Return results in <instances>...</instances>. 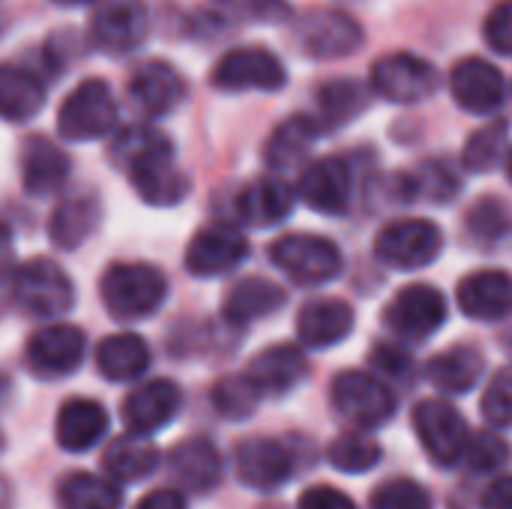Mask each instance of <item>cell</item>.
Instances as JSON below:
<instances>
[{
    "instance_id": "cell-1",
    "label": "cell",
    "mask_w": 512,
    "mask_h": 509,
    "mask_svg": "<svg viewBox=\"0 0 512 509\" xmlns=\"http://www.w3.org/2000/svg\"><path fill=\"white\" fill-rule=\"evenodd\" d=\"M102 303L117 321H141L162 309L168 297V279L153 264L120 261L102 273L99 282Z\"/></svg>"
},
{
    "instance_id": "cell-2",
    "label": "cell",
    "mask_w": 512,
    "mask_h": 509,
    "mask_svg": "<svg viewBox=\"0 0 512 509\" xmlns=\"http://www.w3.org/2000/svg\"><path fill=\"white\" fill-rule=\"evenodd\" d=\"M9 297L24 315L54 321L75 306V285L54 261L33 258L15 267L9 279Z\"/></svg>"
},
{
    "instance_id": "cell-3",
    "label": "cell",
    "mask_w": 512,
    "mask_h": 509,
    "mask_svg": "<svg viewBox=\"0 0 512 509\" xmlns=\"http://www.w3.org/2000/svg\"><path fill=\"white\" fill-rule=\"evenodd\" d=\"M120 108L102 78L81 81L57 111V132L66 141H99L117 132Z\"/></svg>"
},
{
    "instance_id": "cell-4",
    "label": "cell",
    "mask_w": 512,
    "mask_h": 509,
    "mask_svg": "<svg viewBox=\"0 0 512 509\" xmlns=\"http://www.w3.org/2000/svg\"><path fill=\"white\" fill-rule=\"evenodd\" d=\"M369 87L387 102L417 105L441 90V72L426 57H417L411 51H396V54H384L372 66Z\"/></svg>"
},
{
    "instance_id": "cell-5",
    "label": "cell",
    "mask_w": 512,
    "mask_h": 509,
    "mask_svg": "<svg viewBox=\"0 0 512 509\" xmlns=\"http://www.w3.org/2000/svg\"><path fill=\"white\" fill-rule=\"evenodd\" d=\"M270 261L300 285H324L342 273V252L318 234H285L270 246Z\"/></svg>"
},
{
    "instance_id": "cell-6",
    "label": "cell",
    "mask_w": 512,
    "mask_h": 509,
    "mask_svg": "<svg viewBox=\"0 0 512 509\" xmlns=\"http://www.w3.org/2000/svg\"><path fill=\"white\" fill-rule=\"evenodd\" d=\"M288 81L282 60L261 48V45H240L219 57L210 72V84L222 93H243V90H264L276 93Z\"/></svg>"
},
{
    "instance_id": "cell-7",
    "label": "cell",
    "mask_w": 512,
    "mask_h": 509,
    "mask_svg": "<svg viewBox=\"0 0 512 509\" xmlns=\"http://www.w3.org/2000/svg\"><path fill=\"white\" fill-rule=\"evenodd\" d=\"M87 354V336L75 324H45L39 327L24 348V366L42 381H60L81 369Z\"/></svg>"
},
{
    "instance_id": "cell-8",
    "label": "cell",
    "mask_w": 512,
    "mask_h": 509,
    "mask_svg": "<svg viewBox=\"0 0 512 509\" xmlns=\"http://www.w3.org/2000/svg\"><path fill=\"white\" fill-rule=\"evenodd\" d=\"M444 249V234L429 219H399L378 231L375 258L396 270L429 267Z\"/></svg>"
},
{
    "instance_id": "cell-9",
    "label": "cell",
    "mask_w": 512,
    "mask_h": 509,
    "mask_svg": "<svg viewBox=\"0 0 512 509\" xmlns=\"http://www.w3.org/2000/svg\"><path fill=\"white\" fill-rule=\"evenodd\" d=\"M333 408L360 429H381L396 414V396L366 372H342L330 390Z\"/></svg>"
},
{
    "instance_id": "cell-10",
    "label": "cell",
    "mask_w": 512,
    "mask_h": 509,
    "mask_svg": "<svg viewBox=\"0 0 512 509\" xmlns=\"http://www.w3.org/2000/svg\"><path fill=\"white\" fill-rule=\"evenodd\" d=\"M414 429H417L423 450L432 456L435 465L450 468L465 459L471 435H468L465 417L453 405L441 399H423L414 408Z\"/></svg>"
},
{
    "instance_id": "cell-11",
    "label": "cell",
    "mask_w": 512,
    "mask_h": 509,
    "mask_svg": "<svg viewBox=\"0 0 512 509\" xmlns=\"http://www.w3.org/2000/svg\"><path fill=\"white\" fill-rule=\"evenodd\" d=\"M150 15L141 0H96L90 18V39L108 54H129L144 45Z\"/></svg>"
},
{
    "instance_id": "cell-12",
    "label": "cell",
    "mask_w": 512,
    "mask_h": 509,
    "mask_svg": "<svg viewBox=\"0 0 512 509\" xmlns=\"http://www.w3.org/2000/svg\"><path fill=\"white\" fill-rule=\"evenodd\" d=\"M444 321H447V300L432 285H408L384 309V324L396 336L414 342L435 336L444 327Z\"/></svg>"
},
{
    "instance_id": "cell-13",
    "label": "cell",
    "mask_w": 512,
    "mask_h": 509,
    "mask_svg": "<svg viewBox=\"0 0 512 509\" xmlns=\"http://www.w3.org/2000/svg\"><path fill=\"white\" fill-rule=\"evenodd\" d=\"M297 42L315 60L351 57L363 45V27L339 9H312L297 24Z\"/></svg>"
},
{
    "instance_id": "cell-14",
    "label": "cell",
    "mask_w": 512,
    "mask_h": 509,
    "mask_svg": "<svg viewBox=\"0 0 512 509\" xmlns=\"http://www.w3.org/2000/svg\"><path fill=\"white\" fill-rule=\"evenodd\" d=\"M234 468L243 486L255 492H276L294 474V456L282 441L273 438H249L234 450Z\"/></svg>"
},
{
    "instance_id": "cell-15",
    "label": "cell",
    "mask_w": 512,
    "mask_h": 509,
    "mask_svg": "<svg viewBox=\"0 0 512 509\" xmlns=\"http://www.w3.org/2000/svg\"><path fill=\"white\" fill-rule=\"evenodd\" d=\"M183 405V393L174 381L156 378L141 387H135L120 408V420L129 435H144L150 438L153 432L165 429Z\"/></svg>"
},
{
    "instance_id": "cell-16",
    "label": "cell",
    "mask_w": 512,
    "mask_h": 509,
    "mask_svg": "<svg viewBox=\"0 0 512 509\" xmlns=\"http://www.w3.org/2000/svg\"><path fill=\"white\" fill-rule=\"evenodd\" d=\"M450 93L468 114H492L507 99V78L495 63L483 57H465L450 72Z\"/></svg>"
},
{
    "instance_id": "cell-17",
    "label": "cell",
    "mask_w": 512,
    "mask_h": 509,
    "mask_svg": "<svg viewBox=\"0 0 512 509\" xmlns=\"http://www.w3.org/2000/svg\"><path fill=\"white\" fill-rule=\"evenodd\" d=\"M249 255L246 237L231 225L201 228L186 249V270L198 279H216L240 267Z\"/></svg>"
},
{
    "instance_id": "cell-18",
    "label": "cell",
    "mask_w": 512,
    "mask_h": 509,
    "mask_svg": "<svg viewBox=\"0 0 512 509\" xmlns=\"http://www.w3.org/2000/svg\"><path fill=\"white\" fill-rule=\"evenodd\" d=\"M297 195L306 207L324 216H342L351 204V171L342 159L312 162L297 183Z\"/></svg>"
},
{
    "instance_id": "cell-19",
    "label": "cell",
    "mask_w": 512,
    "mask_h": 509,
    "mask_svg": "<svg viewBox=\"0 0 512 509\" xmlns=\"http://www.w3.org/2000/svg\"><path fill=\"white\" fill-rule=\"evenodd\" d=\"M168 471L180 492L207 495L222 483V456L213 441L189 438L168 453Z\"/></svg>"
},
{
    "instance_id": "cell-20",
    "label": "cell",
    "mask_w": 512,
    "mask_h": 509,
    "mask_svg": "<svg viewBox=\"0 0 512 509\" xmlns=\"http://www.w3.org/2000/svg\"><path fill=\"white\" fill-rule=\"evenodd\" d=\"M129 96L132 102L150 114V117H165L171 114L183 96H186V84L180 78V72L165 63V60H147L141 63L132 78H129Z\"/></svg>"
},
{
    "instance_id": "cell-21",
    "label": "cell",
    "mask_w": 512,
    "mask_h": 509,
    "mask_svg": "<svg viewBox=\"0 0 512 509\" xmlns=\"http://www.w3.org/2000/svg\"><path fill=\"white\" fill-rule=\"evenodd\" d=\"M69 156L48 138L33 135L21 147V186L33 198L57 195L69 180Z\"/></svg>"
},
{
    "instance_id": "cell-22",
    "label": "cell",
    "mask_w": 512,
    "mask_h": 509,
    "mask_svg": "<svg viewBox=\"0 0 512 509\" xmlns=\"http://www.w3.org/2000/svg\"><path fill=\"white\" fill-rule=\"evenodd\" d=\"M111 417L93 399H69L54 420V438L66 453H90L108 435Z\"/></svg>"
},
{
    "instance_id": "cell-23",
    "label": "cell",
    "mask_w": 512,
    "mask_h": 509,
    "mask_svg": "<svg viewBox=\"0 0 512 509\" xmlns=\"http://www.w3.org/2000/svg\"><path fill=\"white\" fill-rule=\"evenodd\" d=\"M306 372H309V363L297 345H273L249 363L246 378L255 384L261 399H267V396L291 393L306 378Z\"/></svg>"
},
{
    "instance_id": "cell-24",
    "label": "cell",
    "mask_w": 512,
    "mask_h": 509,
    "mask_svg": "<svg viewBox=\"0 0 512 509\" xmlns=\"http://www.w3.org/2000/svg\"><path fill=\"white\" fill-rule=\"evenodd\" d=\"M459 306L474 321H501L512 312V276L504 270H477L459 285Z\"/></svg>"
},
{
    "instance_id": "cell-25",
    "label": "cell",
    "mask_w": 512,
    "mask_h": 509,
    "mask_svg": "<svg viewBox=\"0 0 512 509\" xmlns=\"http://www.w3.org/2000/svg\"><path fill=\"white\" fill-rule=\"evenodd\" d=\"M282 306H285V291L276 282H270L264 276H249L228 288V294L222 300V318L231 327H249V324L273 315Z\"/></svg>"
},
{
    "instance_id": "cell-26",
    "label": "cell",
    "mask_w": 512,
    "mask_h": 509,
    "mask_svg": "<svg viewBox=\"0 0 512 509\" xmlns=\"http://www.w3.org/2000/svg\"><path fill=\"white\" fill-rule=\"evenodd\" d=\"M99 219H102V207H99L96 195H90V192L66 195L51 210L48 237L57 249L72 252V249L84 246V240L99 228Z\"/></svg>"
},
{
    "instance_id": "cell-27",
    "label": "cell",
    "mask_w": 512,
    "mask_h": 509,
    "mask_svg": "<svg viewBox=\"0 0 512 509\" xmlns=\"http://www.w3.org/2000/svg\"><path fill=\"white\" fill-rule=\"evenodd\" d=\"M294 189L279 180V177H264V180H255L249 183L237 201H234V210H237V219L243 225H252V228H270L276 222H282L291 210H294Z\"/></svg>"
},
{
    "instance_id": "cell-28",
    "label": "cell",
    "mask_w": 512,
    "mask_h": 509,
    "mask_svg": "<svg viewBox=\"0 0 512 509\" xmlns=\"http://www.w3.org/2000/svg\"><path fill=\"white\" fill-rule=\"evenodd\" d=\"M93 360L105 381L132 384L150 369V345L135 333H114L96 345Z\"/></svg>"
},
{
    "instance_id": "cell-29",
    "label": "cell",
    "mask_w": 512,
    "mask_h": 509,
    "mask_svg": "<svg viewBox=\"0 0 512 509\" xmlns=\"http://www.w3.org/2000/svg\"><path fill=\"white\" fill-rule=\"evenodd\" d=\"M354 330V309L345 300H315L297 315V336L306 348H333Z\"/></svg>"
},
{
    "instance_id": "cell-30",
    "label": "cell",
    "mask_w": 512,
    "mask_h": 509,
    "mask_svg": "<svg viewBox=\"0 0 512 509\" xmlns=\"http://www.w3.org/2000/svg\"><path fill=\"white\" fill-rule=\"evenodd\" d=\"M162 465L159 447L144 435H120L105 447L102 468L114 483H141L153 477Z\"/></svg>"
},
{
    "instance_id": "cell-31",
    "label": "cell",
    "mask_w": 512,
    "mask_h": 509,
    "mask_svg": "<svg viewBox=\"0 0 512 509\" xmlns=\"http://www.w3.org/2000/svg\"><path fill=\"white\" fill-rule=\"evenodd\" d=\"M111 159L126 174H132V171H141V168H147L153 162L174 159V144L156 126L135 123V126L117 129V135L111 141Z\"/></svg>"
},
{
    "instance_id": "cell-32",
    "label": "cell",
    "mask_w": 512,
    "mask_h": 509,
    "mask_svg": "<svg viewBox=\"0 0 512 509\" xmlns=\"http://www.w3.org/2000/svg\"><path fill=\"white\" fill-rule=\"evenodd\" d=\"M486 372V357L474 345H453L441 354H435L426 366V378L453 396L471 393Z\"/></svg>"
},
{
    "instance_id": "cell-33",
    "label": "cell",
    "mask_w": 512,
    "mask_h": 509,
    "mask_svg": "<svg viewBox=\"0 0 512 509\" xmlns=\"http://www.w3.org/2000/svg\"><path fill=\"white\" fill-rule=\"evenodd\" d=\"M45 105V84L33 69L0 63V117L9 123H24Z\"/></svg>"
},
{
    "instance_id": "cell-34",
    "label": "cell",
    "mask_w": 512,
    "mask_h": 509,
    "mask_svg": "<svg viewBox=\"0 0 512 509\" xmlns=\"http://www.w3.org/2000/svg\"><path fill=\"white\" fill-rule=\"evenodd\" d=\"M318 135H321L318 117H312V114L288 117L285 123L276 126V132L267 141V150H264L267 165L273 171H288V168L300 165L309 156V150L318 141Z\"/></svg>"
},
{
    "instance_id": "cell-35",
    "label": "cell",
    "mask_w": 512,
    "mask_h": 509,
    "mask_svg": "<svg viewBox=\"0 0 512 509\" xmlns=\"http://www.w3.org/2000/svg\"><path fill=\"white\" fill-rule=\"evenodd\" d=\"M57 507L60 509H120L123 489L111 477H99L90 471H72L57 483Z\"/></svg>"
},
{
    "instance_id": "cell-36",
    "label": "cell",
    "mask_w": 512,
    "mask_h": 509,
    "mask_svg": "<svg viewBox=\"0 0 512 509\" xmlns=\"http://www.w3.org/2000/svg\"><path fill=\"white\" fill-rule=\"evenodd\" d=\"M129 180H132L135 192L141 195V201H147L150 207H174L192 189L189 177L177 168L174 159H165V162L147 165L141 171H132Z\"/></svg>"
},
{
    "instance_id": "cell-37",
    "label": "cell",
    "mask_w": 512,
    "mask_h": 509,
    "mask_svg": "<svg viewBox=\"0 0 512 509\" xmlns=\"http://www.w3.org/2000/svg\"><path fill=\"white\" fill-rule=\"evenodd\" d=\"M318 123L324 126H342L363 114L369 105V87L357 78H333L318 87Z\"/></svg>"
},
{
    "instance_id": "cell-38",
    "label": "cell",
    "mask_w": 512,
    "mask_h": 509,
    "mask_svg": "<svg viewBox=\"0 0 512 509\" xmlns=\"http://www.w3.org/2000/svg\"><path fill=\"white\" fill-rule=\"evenodd\" d=\"M327 459L342 474H366V471H372L378 465L381 447L366 432H342L339 438L330 441Z\"/></svg>"
},
{
    "instance_id": "cell-39",
    "label": "cell",
    "mask_w": 512,
    "mask_h": 509,
    "mask_svg": "<svg viewBox=\"0 0 512 509\" xmlns=\"http://www.w3.org/2000/svg\"><path fill=\"white\" fill-rule=\"evenodd\" d=\"M213 408L219 411V417L225 420H249L261 402V393L255 390V384L246 375H225L216 381L213 393Z\"/></svg>"
},
{
    "instance_id": "cell-40",
    "label": "cell",
    "mask_w": 512,
    "mask_h": 509,
    "mask_svg": "<svg viewBox=\"0 0 512 509\" xmlns=\"http://www.w3.org/2000/svg\"><path fill=\"white\" fill-rule=\"evenodd\" d=\"M507 135H510L507 120H495V123L477 129V132L468 138V144H465L462 165H465L468 171H474V174H483V171L495 168L498 159H501L504 150H507Z\"/></svg>"
},
{
    "instance_id": "cell-41",
    "label": "cell",
    "mask_w": 512,
    "mask_h": 509,
    "mask_svg": "<svg viewBox=\"0 0 512 509\" xmlns=\"http://www.w3.org/2000/svg\"><path fill=\"white\" fill-rule=\"evenodd\" d=\"M369 509H432V495L426 486L399 477V480L381 483L372 492Z\"/></svg>"
},
{
    "instance_id": "cell-42",
    "label": "cell",
    "mask_w": 512,
    "mask_h": 509,
    "mask_svg": "<svg viewBox=\"0 0 512 509\" xmlns=\"http://www.w3.org/2000/svg\"><path fill=\"white\" fill-rule=\"evenodd\" d=\"M465 462L477 471V474H489V471H498L510 462V444L495 435V432H480V435H471L468 441V450H465Z\"/></svg>"
},
{
    "instance_id": "cell-43",
    "label": "cell",
    "mask_w": 512,
    "mask_h": 509,
    "mask_svg": "<svg viewBox=\"0 0 512 509\" xmlns=\"http://www.w3.org/2000/svg\"><path fill=\"white\" fill-rule=\"evenodd\" d=\"M459 192V180L447 165L429 162L417 174H411V195L429 201H450Z\"/></svg>"
},
{
    "instance_id": "cell-44",
    "label": "cell",
    "mask_w": 512,
    "mask_h": 509,
    "mask_svg": "<svg viewBox=\"0 0 512 509\" xmlns=\"http://www.w3.org/2000/svg\"><path fill=\"white\" fill-rule=\"evenodd\" d=\"M483 417L498 429H512V366L495 372L489 381L483 396Z\"/></svg>"
},
{
    "instance_id": "cell-45",
    "label": "cell",
    "mask_w": 512,
    "mask_h": 509,
    "mask_svg": "<svg viewBox=\"0 0 512 509\" xmlns=\"http://www.w3.org/2000/svg\"><path fill=\"white\" fill-rule=\"evenodd\" d=\"M483 36L495 54L512 57V0H501L492 6L483 24Z\"/></svg>"
},
{
    "instance_id": "cell-46",
    "label": "cell",
    "mask_w": 512,
    "mask_h": 509,
    "mask_svg": "<svg viewBox=\"0 0 512 509\" xmlns=\"http://www.w3.org/2000/svg\"><path fill=\"white\" fill-rule=\"evenodd\" d=\"M510 228V213L498 201H480L471 210V231L480 237H498Z\"/></svg>"
},
{
    "instance_id": "cell-47",
    "label": "cell",
    "mask_w": 512,
    "mask_h": 509,
    "mask_svg": "<svg viewBox=\"0 0 512 509\" xmlns=\"http://www.w3.org/2000/svg\"><path fill=\"white\" fill-rule=\"evenodd\" d=\"M219 3L252 18V21H264V24L285 21L291 15V6L285 0H219Z\"/></svg>"
},
{
    "instance_id": "cell-48",
    "label": "cell",
    "mask_w": 512,
    "mask_h": 509,
    "mask_svg": "<svg viewBox=\"0 0 512 509\" xmlns=\"http://www.w3.org/2000/svg\"><path fill=\"white\" fill-rule=\"evenodd\" d=\"M297 509H357L354 501L333 486H312L300 495Z\"/></svg>"
},
{
    "instance_id": "cell-49",
    "label": "cell",
    "mask_w": 512,
    "mask_h": 509,
    "mask_svg": "<svg viewBox=\"0 0 512 509\" xmlns=\"http://www.w3.org/2000/svg\"><path fill=\"white\" fill-rule=\"evenodd\" d=\"M132 509H186V498L180 489H153Z\"/></svg>"
},
{
    "instance_id": "cell-50",
    "label": "cell",
    "mask_w": 512,
    "mask_h": 509,
    "mask_svg": "<svg viewBox=\"0 0 512 509\" xmlns=\"http://www.w3.org/2000/svg\"><path fill=\"white\" fill-rule=\"evenodd\" d=\"M12 273H15V240L9 225L0 222V285L9 282Z\"/></svg>"
},
{
    "instance_id": "cell-51",
    "label": "cell",
    "mask_w": 512,
    "mask_h": 509,
    "mask_svg": "<svg viewBox=\"0 0 512 509\" xmlns=\"http://www.w3.org/2000/svg\"><path fill=\"white\" fill-rule=\"evenodd\" d=\"M483 504H486V509H512V477L495 480V483L486 489Z\"/></svg>"
},
{
    "instance_id": "cell-52",
    "label": "cell",
    "mask_w": 512,
    "mask_h": 509,
    "mask_svg": "<svg viewBox=\"0 0 512 509\" xmlns=\"http://www.w3.org/2000/svg\"><path fill=\"white\" fill-rule=\"evenodd\" d=\"M372 363L375 366H381L384 372H390V375H402L405 369H408V354H402V351H396V348H378L375 351V357H372Z\"/></svg>"
},
{
    "instance_id": "cell-53",
    "label": "cell",
    "mask_w": 512,
    "mask_h": 509,
    "mask_svg": "<svg viewBox=\"0 0 512 509\" xmlns=\"http://www.w3.org/2000/svg\"><path fill=\"white\" fill-rule=\"evenodd\" d=\"M0 509H15V495H12V486L6 483V477H0Z\"/></svg>"
},
{
    "instance_id": "cell-54",
    "label": "cell",
    "mask_w": 512,
    "mask_h": 509,
    "mask_svg": "<svg viewBox=\"0 0 512 509\" xmlns=\"http://www.w3.org/2000/svg\"><path fill=\"white\" fill-rule=\"evenodd\" d=\"M60 6H87V3H96V0H54Z\"/></svg>"
},
{
    "instance_id": "cell-55",
    "label": "cell",
    "mask_w": 512,
    "mask_h": 509,
    "mask_svg": "<svg viewBox=\"0 0 512 509\" xmlns=\"http://www.w3.org/2000/svg\"><path fill=\"white\" fill-rule=\"evenodd\" d=\"M507 174H510V180H512V147H510V156H507Z\"/></svg>"
},
{
    "instance_id": "cell-56",
    "label": "cell",
    "mask_w": 512,
    "mask_h": 509,
    "mask_svg": "<svg viewBox=\"0 0 512 509\" xmlns=\"http://www.w3.org/2000/svg\"><path fill=\"white\" fill-rule=\"evenodd\" d=\"M3 447H6V441H3V432H0V453H3Z\"/></svg>"
}]
</instances>
